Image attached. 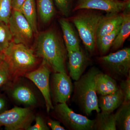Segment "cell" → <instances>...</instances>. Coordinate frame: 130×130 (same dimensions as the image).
<instances>
[{
  "label": "cell",
  "mask_w": 130,
  "mask_h": 130,
  "mask_svg": "<svg viewBox=\"0 0 130 130\" xmlns=\"http://www.w3.org/2000/svg\"><path fill=\"white\" fill-rule=\"evenodd\" d=\"M35 124L31 125L27 130H48L50 128L42 117L38 116L35 118Z\"/></svg>",
  "instance_id": "29"
},
{
  "label": "cell",
  "mask_w": 130,
  "mask_h": 130,
  "mask_svg": "<svg viewBox=\"0 0 130 130\" xmlns=\"http://www.w3.org/2000/svg\"><path fill=\"white\" fill-rule=\"evenodd\" d=\"M35 118L29 107H15L0 113V126H4L6 130H27Z\"/></svg>",
  "instance_id": "6"
},
{
  "label": "cell",
  "mask_w": 130,
  "mask_h": 130,
  "mask_svg": "<svg viewBox=\"0 0 130 130\" xmlns=\"http://www.w3.org/2000/svg\"><path fill=\"white\" fill-rule=\"evenodd\" d=\"M94 120L93 130H116V122L112 113L101 111L97 113Z\"/></svg>",
  "instance_id": "20"
},
{
  "label": "cell",
  "mask_w": 130,
  "mask_h": 130,
  "mask_svg": "<svg viewBox=\"0 0 130 130\" xmlns=\"http://www.w3.org/2000/svg\"><path fill=\"white\" fill-rule=\"evenodd\" d=\"M9 67L11 79L15 81L36 69L38 58L35 51L25 44L12 41L3 51Z\"/></svg>",
  "instance_id": "2"
},
{
  "label": "cell",
  "mask_w": 130,
  "mask_h": 130,
  "mask_svg": "<svg viewBox=\"0 0 130 130\" xmlns=\"http://www.w3.org/2000/svg\"><path fill=\"white\" fill-rule=\"evenodd\" d=\"M12 0H0V21L8 24L11 14Z\"/></svg>",
  "instance_id": "25"
},
{
  "label": "cell",
  "mask_w": 130,
  "mask_h": 130,
  "mask_svg": "<svg viewBox=\"0 0 130 130\" xmlns=\"http://www.w3.org/2000/svg\"><path fill=\"white\" fill-rule=\"evenodd\" d=\"M130 8V0H78L73 11L96 9L109 13L121 12Z\"/></svg>",
  "instance_id": "10"
},
{
  "label": "cell",
  "mask_w": 130,
  "mask_h": 130,
  "mask_svg": "<svg viewBox=\"0 0 130 130\" xmlns=\"http://www.w3.org/2000/svg\"><path fill=\"white\" fill-rule=\"evenodd\" d=\"M101 71L93 67L77 81L74 85L73 98L83 112L87 116L93 111L101 112L95 89V78Z\"/></svg>",
  "instance_id": "3"
},
{
  "label": "cell",
  "mask_w": 130,
  "mask_h": 130,
  "mask_svg": "<svg viewBox=\"0 0 130 130\" xmlns=\"http://www.w3.org/2000/svg\"><path fill=\"white\" fill-rule=\"evenodd\" d=\"M54 114L59 121L72 130H93L94 120L76 113L66 103H58L54 107Z\"/></svg>",
  "instance_id": "7"
},
{
  "label": "cell",
  "mask_w": 130,
  "mask_h": 130,
  "mask_svg": "<svg viewBox=\"0 0 130 130\" xmlns=\"http://www.w3.org/2000/svg\"><path fill=\"white\" fill-rule=\"evenodd\" d=\"M124 17V11L109 13L103 15L100 20L96 32V39L112 32L121 25Z\"/></svg>",
  "instance_id": "14"
},
{
  "label": "cell",
  "mask_w": 130,
  "mask_h": 130,
  "mask_svg": "<svg viewBox=\"0 0 130 130\" xmlns=\"http://www.w3.org/2000/svg\"><path fill=\"white\" fill-rule=\"evenodd\" d=\"M51 90L54 101L56 104L66 103L73 91V85L67 73L54 72L51 76Z\"/></svg>",
  "instance_id": "11"
},
{
  "label": "cell",
  "mask_w": 130,
  "mask_h": 130,
  "mask_svg": "<svg viewBox=\"0 0 130 130\" xmlns=\"http://www.w3.org/2000/svg\"><path fill=\"white\" fill-rule=\"evenodd\" d=\"M119 87L124 95V102L130 101V75L127 78L121 80Z\"/></svg>",
  "instance_id": "28"
},
{
  "label": "cell",
  "mask_w": 130,
  "mask_h": 130,
  "mask_svg": "<svg viewBox=\"0 0 130 130\" xmlns=\"http://www.w3.org/2000/svg\"><path fill=\"white\" fill-rule=\"evenodd\" d=\"M11 81L9 67L6 60L0 63V87L6 85Z\"/></svg>",
  "instance_id": "27"
},
{
  "label": "cell",
  "mask_w": 130,
  "mask_h": 130,
  "mask_svg": "<svg viewBox=\"0 0 130 130\" xmlns=\"http://www.w3.org/2000/svg\"><path fill=\"white\" fill-rule=\"evenodd\" d=\"M10 91L13 99L21 105L29 107L37 104V98L35 93L32 89L25 84H15Z\"/></svg>",
  "instance_id": "13"
},
{
  "label": "cell",
  "mask_w": 130,
  "mask_h": 130,
  "mask_svg": "<svg viewBox=\"0 0 130 130\" xmlns=\"http://www.w3.org/2000/svg\"><path fill=\"white\" fill-rule=\"evenodd\" d=\"M48 126L53 130H65L66 129L60 125L59 121L49 119L47 122Z\"/></svg>",
  "instance_id": "30"
},
{
  "label": "cell",
  "mask_w": 130,
  "mask_h": 130,
  "mask_svg": "<svg viewBox=\"0 0 130 130\" xmlns=\"http://www.w3.org/2000/svg\"><path fill=\"white\" fill-rule=\"evenodd\" d=\"M121 1H126V0H121Z\"/></svg>",
  "instance_id": "34"
},
{
  "label": "cell",
  "mask_w": 130,
  "mask_h": 130,
  "mask_svg": "<svg viewBox=\"0 0 130 130\" xmlns=\"http://www.w3.org/2000/svg\"><path fill=\"white\" fill-rule=\"evenodd\" d=\"M34 51L53 72L67 73V50L59 36L53 30L46 31L38 35Z\"/></svg>",
  "instance_id": "1"
},
{
  "label": "cell",
  "mask_w": 130,
  "mask_h": 130,
  "mask_svg": "<svg viewBox=\"0 0 130 130\" xmlns=\"http://www.w3.org/2000/svg\"><path fill=\"white\" fill-rule=\"evenodd\" d=\"M98 60L106 74L116 80L121 81L130 75L129 48H125L101 56Z\"/></svg>",
  "instance_id": "5"
},
{
  "label": "cell",
  "mask_w": 130,
  "mask_h": 130,
  "mask_svg": "<svg viewBox=\"0 0 130 130\" xmlns=\"http://www.w3.org/2000/svg\"><path fill=\"white\" fill-rule=\"evenodd\" d=\"M51 70L43 61L39 67L25 75L26 78L35 84L41 91L45 101L47 112L54 109L50 92V74Z\"/></svg>",
  "instance_id": "8"
},
{
  "label": "cell",
  "mask_w": 130,
  "mask_h": 130,
  "mask_svg": "<svg viewBox=\"0 0 130 130\" xmlns=\"http://www.w3.org/2000/svg\"><path fill=\"white\" fill-rule=\"evenodd\" d=\"M12 40L8 25L0 21V50L5 51Z\"/></svg>",
  "instance_id": "24"
},
{
  "label": "cell",
  "mask_w": 130,
  "mask_h": 130,
  "mask_svg": "<svg viewBox=\"0 0 130 130\" xmlns=\"http://www.w3.org/2000/svg\"><path fill=\"white\" fill-rule=\"evenodd\" d=\"M95 84L96 94L100 95L111 94L119 89L116 79L101 72L96 75Z\"/></svg>",
  "instance_id": "17"
},
{
  "label": "cell",
  "mask_w": 130,
  "mask_h": 130,
  "mask_svg": "<svg viewBox=\"0 0 130 130\" xmlns=\"http://www.w3.org/2000/svg\"><path fill=\"white\" fill-rule=\"evenodd\" d=\"M68 70L70 77L77 81L89 66V59L82 49L67 52Z\"/></svg>",
  "instance_id": "12"
},
{
  "label": "cell",
  "mask_w": 130,
  "mask_h": 130,
  "mask_svg": "<svg viewBox=\"0 0 130 130\" xmlns=\"http://www.w3.org/2000/svg\"><path fill=\"white\" fill-rule=\"evenodd\" d=\"M124 96L119 87L115 92L98 98V106L102 112L112 113L123 103Z\"/></svg>",
  "instance_id": "15"
},
{
  "label": "cell",
  "mask_w": 130,
  "mask_h": 130,
  "mask_svg": "<svg viewBox=\"0 0 130 130\" xmlns=\"http://www.w3.org/2000/svg\"><path fill=\"white\" fill-rule=\"evenodd\" d=\"M54 1L61 13L66 17L69 16L72 9L73 0H54Z\"/></svg>",
  "instance_id": "26"
},
{
  "label": "cell",
  "mask_w": 130,
  "mask_h": 130,
  "mask_svg": "<svg viewBox=\"0 0 130 130\" xmlns=\"http://www.w3.org/2000/svg\"></svg>",
  "instance_id": "35"
},
{
  "label": "cell",
  "mask_w": 130,
  "mask_h": 130,
  "mask_svg": "<svg viewBox=\"0 0 130 130\" xmlns=\"http://www.w3.org/2000/svg\"><path fill=\"white\" fill-rule=\"evenodd\" d=\"M26 0H12V9L13 10L20 11L23 4Z\"/></svg>",
  "instance_id": "31"
},
{
  "label": "cell",
  "mask_w": 130,
  "mask_h": 130,
  "mask_svg": "<svg viewBox=\"0 0 130 130\" xmlns=\"http://www.w3.org/2000/svg\"><path fill=\"white\" fill-rule=\"evenodd\" d=\"M8 25L13 41L28 46L32 41L34 32L21 12L13 10Z\"/></svg>",
  "instance_id": "9"
},
{
  "label": "cell",
  "mask_w": 130,
  "mask_h": 130,
  "mask_svg": "<svg viewBox=\"0 0 130 130\" xmlns=\"http://www.w3.org/2000/svg\"><path fill=\"white\" fill-rule=\"evenodd\" d=\"M130 34V8L124 11V17L118 35L113 43L112 50L116 51L123 46Z\"/></svg>",
  "instance_id": "18"
},
{
  "label": "cell",
  "mask_w": 130,
  "mask_h": 130,
  "mask_svg": "<svg viewBox=\"0 0 130 130\" xmlns=\"http://www.w3.org/2000/svg\"><path fill=\"white\" fill-rule=\"evenodd\" d=\"M120 26L112 32L96 39V47L102 55H104L106 54L111 47L113 43L119 30Z\"/></svg>",
  "instance_id": "23"
},
{
  "label": "cell",
  "mask_w": 130,
  "mask_h": 130,
  "mask_svg": "<svg viewBox=\"0 0 130 130\" xmlns=\"http://www.w3.org/2000/svg\"><path fill=\"white\" fill-rule=\"evenodd\" d=\"M7 101L2 94L0 93V113L6 110Z\"/></svg>",
  "instance_id": "32"
},
{
  "label": "cell",
  "mask_w": 130,
  "mask_h": 130,
  "mask_svg": "<svg viewBox=\"0 0 130 130\" xmlns=\"http://www.w3.org/2000/svg\"><path fill=\"white\" fill-rule=\"evenodd\" d=\"M40 19L44 24L51 21L55 14L53 0H36Z\"/></svg>",
  "instance_id": "22"
},
{
  "label": "cell",
  "mask_w": 130,
  "mask_h": 130,
  "mask_svg": "<svg viewBox=\"0 0 130 130\" xmlns=\"http://www.w3.org/2000/svg\"><path fill=\"white\" fill-rule=\"evenodd\" d=\"M59 22L67 52L81 48L79 39L71 24L64 19H60Z\"/></svg>",
  "instance_id": "16"
},
{
  "label": "cell",
  "mask_w": 130,
  "mask_h": 130,
  "mask_svg": "<svg viewBox=\"0 0 130 130\" xmlns=\"http://www.w3.org/2000/svg\"><path fill=\"white\" fill-rule=\"evenodd\" d=\"M103 14L93 12L81 13L74 16L72 22L86 48L90 53L95 50L96 32L100 20Z\"/></svg>",
  "instance_id": "4"
},
{
  "label": "cell",
  "mask_w": 130,
  "mask_h": 130,
  "mask_svg": "<svg viewBox=\"0 0 130 130\" xmlns=\"http://www.w3.org/2000/svg\"><path fill=\"white\" fill-rule=\"evenodd\" d=\"M114 114L116 128L121 130L130 129V101L123 102Z\"/></svg>",
  "instance_id": "19"
},
{
  "label": "cell",
  "mask_w": 130,
  "mask_h": 130,
  "mask_svg": "<svg viewBox=\"0 0 130 130\" xmlns=\"http://www.w3.org/2000/svg\"><path fill=\"white\" fill-rule=\"evenodd\" d=\"M20 12L30 25L33 32H38L36 6L35 0H26Z\"/></svg>",
  "instance_id": "21"
},
{
  "label": "cell",
  "mask_w": 130,
  "mask_h": 130,
  "mask_svg": "<svg viewBox=\"0 0 130 130\" xmlns=\"http://www.w3.org/2000/svg\"><path fill=\"white\" fill-rule=\"evenodd\" d=\"M5 55L3 51L0 50V63L5 60Z\"/></svg>",
  "instance_id": "33"
}]
</instances>
